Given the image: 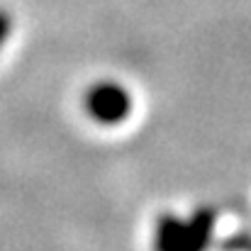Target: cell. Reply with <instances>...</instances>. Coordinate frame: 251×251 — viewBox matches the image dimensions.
Wrapping results in <instances>:
<instances>
[{
    "label": "cell",
    "instance_id": "obj_1",
    "mask_svg": "<svg viewBox=\"0 0 251 251\" xmlns=\"http://www.w3.org/2000/svg\"><path fill=\"white\" fill-rule=\"evenodd\" d=\"M215 215L198 210L190 220L161 217L156 227V251H205L212 237Z\"/></svg>",
    "mask_w": 251,
    "mask_h": 251
},
{
    "label": "cell",
    "instance_id": "obj_2",
    "mask_svg": "<svg viewBox=\"0 0 251 251\" xmlns=\"http://www.w3.org/2000/svg\"><path fill=\"white\" fill-rule=\"evenodd\" d=\"M83 105L90 120H95L105 127H112L129 117L132 95L127 93L125 85L115 83V81H98L88 88Z\"/></svg>",
    "mask_w": 251,
    "mask_h": 251
},
{
    "label": "cell",
    "instance_id": "obj_3",
    "mask_svg": "<svg viewBox=\"0 0 251 251\" xmlns=\"http://www.w3.org/2000/svg\"><path fill=\"white\" fill-rule=\"evenodd\" d=\"M10 32H12V17H10L5 10H0V49H2V44L7 42Z\"/></svg>",
    "mask_w": 251,
    "mask_h": 251
}]
</instances>
